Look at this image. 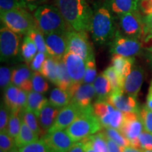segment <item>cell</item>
<instances>
[{
    "label": "cell",
    "mask_w": 152,
    "mask_h": 152,
    "mask_svg": "<svg viewBox=\"0 0 152 152\" xmlns=\"http://www.w3.org/2000/svg\"><path fill=\"white\" fill-rule=\"evenodd\" d=\"M12 71L7 66H1L0 68V86L1 90H4L9 85L12 84Z\"/></svg>",
    "instance_id": "obj_42"
},
{
    "label": "cell",
    "mask_w": 152,
    "mask_h": 152,
    "mask_svg": "<svg viewBox=\"0 0 152 152\" xmlns=\"http://www.w3.org/2000/svg\"><path fill=\"white\" fill-rule=\"evenodd\" d=\"M110 52L126 57H134L141 52L142 43L139 39L123 35L116 30L115 35L110 42Z\"/></svg>",
    "instance_id": "obj_7"
},
{
    "label": "cell",
    "mask_w": 152,
    "mask_h": 152,
    "mask_svg": "<svg viewBox=\"0 0 152 152\" xmlns=\"http://www.w3.org/2000/svg\"><path fill=\"white\" fill-rule=\"evenodd\" d=\"M9 109L4 104H1L0 109V132L7 131L10 115V114H9Z\"/></svg>",
    "instance_id": "obj_47"
},
{
    "label": "cell",
    "mask_w": 152,
    "mask_h": 152,
    "mask_svg": "<svg viewBox=\"0 0 152 152\" xmlns=\"http://www.w3.org/2000/svg\"><path fill=\"white\" fill-rule=\"evenodd\" d=\"M19 113L20 111H11L9 115L8 125H7V132L14 139H16L18 135L21 128L22 119Z\"/></svg>",
    "instance_id": "obj_32"
},
{
    "label": "cell",
    "mask_w": 152,
    "mask_h": 152,
    "mask_svg": "<svg viewBox=\"0 0 152 152\" xmlns=\"http://www.w3.org/2000/svg\"><path fill=\"white\" fill-rule=\"evenodd\" d=\"M110 9L114 14L121 15L124 13L138 10L139 0H107Z\"/></svg>",
    "instance_id": "obj_22"
},
{
    "label": "cell",
    "mask_w": 152,
    "mask_h": 152,
    "mask_svg": "<svg viewBox=\"0 0 152 152\" xmlns=\"http://www.w3.org/2000/svg\"><path fill=\"white\" fill-rule=\"evenodd\" d=\"M33 90L44 94L49 90V85L45 77L39 71H34L32 75Z\"/></svg>",
    "instance_id": "obj_37"
},
{
    "label": "cell",
    "mask_w": 152,
    "mask_h": 152,
    "mask_svg": "<svg viewBox=\"0 0 152 152\" xmlns=\"http://www.w3.org/2000/svg\"><path fill=\"white\" fill-rule=\"evenodd\" d=\"M93 112L94 115L100 119L106 114H107L111 109H113V106L108 103L106 101H98L93 104Z\"/></svg>",
    "instance_id": "obj_41"
},
{
    "label": "cell",
    "mask_w": 152,
    "mask_h": 152,
    "mask_svg": "<svg viewBox=\"0 0 152 152\" xmlns=\"http://www.w3.org/2000/svg\"><path fill=\"white\" fill-rule=\"evenodd\" d=\"M18 9H26L20 0H0V13Z\"/></svg>",
    "instance_id": "obj_44"
},
{
    "label": "cell",
    "mask_w": 152,
    "mask_h": 152,
    "mask_svg": "<svg viewBox=\"0 0 152 152\" xmlns=\"http://www.w3.org/2000/svg\"><path fill=\"white\" fill-rule=\"evenodd\" d=\"M71 96V103L81 109L85 113L93 112L92 101L96 96L93 84L73 83L68 91Z\"/></svg>",
    "instance_id": "obj_6"
},
{
    "label": "cell",
    "mask_w": 152,
    "mask_h": 152,
    "mask_svg": "<svg viewBox=\"0 0 152 152\" xmlns=\"http://www.w3.org/2000/svg\"><path fill=\"white\" fill-rule=\"evenodd\" d=\"M93 85L96 92V99L98 101H106L111 92L112 88L109 80L103 73L96 76Z\"/></svg>",
    "instance_id": "obj_24"
},
{
    "label": "cell",
    "mask_w": 152,
    "mask_h": 152,
    "mask_svg": "<svg viewBox=\"0 0 152 152\" xmlns=\"http://www.w3.org/2000/svg\"><path fill=\"white\" fill-rule=\"evenodd\" d=\"M0 17L4 26L18 35H27L37 27L35 18L25 9L0 13Z\"/></svg>",
    "instance_id": "obj_5"
},
{
    "label": "cell",
    "mask_w": 152,
    "mask_h": 152,
    "mask_svg": "<svg viewBox=\"0 0 152 152\" xmlns=\"http://www.w3.org/2000/svg\"><path fill=\"white\" fill-rule=\"evenodd\" d=\"M42 139L54 152H67L75 144L66 130H64L47 132Z\"/></svg>",
    "instance_id": "obj_15"
},
{
    "label": "cell",
    "mask_w": 152,
    "mask_h": 152,
    "mask_svg": "<svg viewBox=\"0 0 152 152\" xmlns=\"http://www.w3.org/2000/svg\"><path fill=\"white\" fill-rule=\"evenodd\" d=\"M46 1L47 0H20L24 7L31 11L37 9Z\"/></svg>",
    "instance_id": "obj_48"
},
{
    "label": "cell",
    "mask_w": 152,
    "mask_h": 152,
    "mask_svg": "<svg viewBox=\"0 0 152 152\" xmlns=\"http://www.w3.org/2000/svg\"><path fill=\"white\" fill-rule=\"evenodd\" d=\"M123 114L124 120L120 131L128 139L130 146L140 149L138 137L143 132L144 128L140 113L127 112Z\"/></svg>",
    "instance_id": "obj_11"
},
{
    "label": "cell",
    "mask_w": 152,
    "mask_h": 152,
    "mask_svg": "<svg viewBox=\"0 0 152 152\" xmlns=\"http://www.w3.org/2000/svg\"><path fill=\"white\" fill-rule=\"evenodd\" d=\"M16 147L15 139L11 137L7 131L0 132V149L4 152H9Z\"/></svg>",
    "instance_id": "obj_40"
},
{
    "label": "cell",
    "mask_w": 152,
    "mask_h": 152,
    "mask_svg": "<svg viewBox=\"0 0 152 152\" xmlns=\"http://www.w3.org/2000/svg\"><path fill=\"white\" fill-rule=\"evenodd\" d=\"M140 115L146 132L152 134V111L144 106L140 111Z\"/></svg>",
    "instance_id": "obj_43"
},
{
    "label": "cell",
    "mask_w": 152,
    "mask_h": 152,
    "mask_svg": "<svg viewBox=\"0 0 152 152\" xmlns=\"http://www.w3.org/2000/svg\"><path fill=\"white\" fill-rule=\"evenodd\" d=\"M68 51L80 56L86 62L94 56L92 47L85 31H76L72 29L66 33Z\"/></svg>",
    "instance_id": "obj_9"
},
{
    "label": "cell",
    "mask_w": 152,
    "mask_h": 152,
    "mask_svg": "<svg viewBox=\"0 0 152 152\" xmlns=\"http://www.w3.org/2000/svg\"><path fill=\"white\" fill-rule=\"evenodd\" d=\"M37 48L35 44L30 39L29 36L26 35L24 37L21 49H20V54L23 58L27 64L30 63L35 55L37 54Z\"/></svg>",
    "instance_id": "obj_31"
},
{
    "label": "cell",
    "mask_w": 152,
    "mask_h": 152,
    "mask_svg": "<svg viewBox=\"0 0 152 152\" xmlns=\"http://www.w3.org/2000/svg\"><path fill=\"white\" fill-rule=\"evenodd\" d=\"M20 37L6 26L0 29V59L9 61L18 56L20 51Z\"/></svg>",
    "instance_id": "obj_8"
},
{
    "label": "cell",
    "mask_w": 152,
    "mask_h": 152,
    "mask_svg": "<svg viewBox=\"0 0 152 152\" xmlns=\"http://www.w3.org/2000/svg\"><path fill=\"white\" fill-rule=\"evenodd\" d=\"M39 135L30 129L27 125L22 121L21 128L18 135L15 139L16 147L20 148L28 144L32 143L38 140Z\"/></svg>",
    "instance_id": "obj_26"
},
{
    "label": "cell",
    "mask_w": 152,
    "mask_h": 152,
    "mask_svg": "<svg viewBox=\"0 0 152 152\" xmlns=\"http://www.w3.org/2000/svg\"><path fill=\"white\" fill-rule=\"evenodd\" d=\"M122 152H144V150L139 148H136L132 146H128V147H123L122 148Z\"/></svg>",
    "instance_id": "obj_55"
},
{
    "label": "cell",
    "mask_w": 152,
    "mask_h": 152,
    "mask_svg": "<svg viewBox=\"0 0 152 152\" xmlns=\"http://www.w3.org/2000/svg\"><path fill=\"white\" fill-rule=\"evenodd\" d=\"M18 150L20 152H54L42 139L19 148Z\"/></svg>",
    "instance_id": "obj_38"
},
{
    "label": "cell",
    "mask_w": 152,
    "mask_h": 152,
    "mask_svg": "<svg viewBox=\"0 0 152 152\" xmlns=\"http://www.w3.org/2000/svg\"><path fill=\"white\" fill-rule=\"evenodd\" d=\"M47 55L42 52H37L33 59L30 62V67L33 71H40L42 65L47 58Z\"/></svg>",
    "instance_id": "obj_46"
},
{
    "label": "cell",
    "mask_w": 152,
    "mask_h": 152,
    "mask_svg": "<svg viewBox=\"0 0 152 152\" xmlns=\"http://www.w3.org/2000/svg\"><path fill=\"white\" fill-rule=\"evenodd\" d=\"M139 7L145 15L152 14V0H141Z\"/></svg>",
    "instance_id": "obj_50"
},
{
    "label": "cell",
    "mask_w": 152,
    "mask_h": 152,
    "mask_svg": "<svg viewBox=\"0 0 152 152\" xmlns=\"http://www.w3.org/2000/svg\"><path fill=\"white\" fill-rule=\"evenodd\" d=\"M146 106L152 111V80L151 83H150L149 90H148V94L147 96V104H146Z\"/></svg>",
    "instance_id": "obj_54"
},
{
    "label": "cell",
    "mask_w": 152,
    "mask_h": 152,
    "mask_svg": "<svg viewBox=\"0 0 152 152\" xmlns=\"http://www.w3.org/2000/svg\"><path fill=\"white\" fill-rule=\"evenodd\" d=\"M119 23L125 35L140 39H144V20L138 10L118 15Z\"/></svg>",
    "instance_id": "obj_10"
},
{
    "label": "cell",
    "mask_w": 152,
    "mask_h": 152,
    "mask_svg": "<svg viewBox=\"0 0 152 152\" xmlns=\"http://www.w3.org/2000/svg\"><path fill=\"white\" fill-rule=\"evenodd\" d=\"M73 84V81L68 73L67 69L63 58L58 59L57 62V85L63 90H69L70 87Z\"/></svg>",
    "instance_id": "obj_27"
},
{
    "label": "cell",
    "mask_w": 152,
    "mask_h": 152,
    "mask_svg": "<svg viewBox=\"0 0 152 152\" xmlns=\"http://www.w3.org/2000/svg\"><path fill=\"white\" fill-rule=\"evenodd\" d=\"M144 40L145 42H152V35H147V37L144 38Z\"/></svg>",
    "instance_id": "obj_57"
},
{
    "label": "cell",
    "mask_w": 152,
    "mask_h": 152,
    "mask_svg": "<svg viewBox=\"0 0 152 152\" xmlns=\"http://www.w3.org/2000/svg\"><path fill=\"white\" fill-rule=\"evenodd\" d=\"M83 113L85 112L73 103L64 106L60 109L56 121L48 132L66 129L80 115Z\"/></svg>",
    "instance_id": "obj_17"
},
{
    "label": "cell",
    "mask_w": 152,
    "mask_h": 152,
    "mask_svg": "<svg viewBox=\"0 0 152 152\" xmlns=\"http://www.w3.org/2000/svg\"><path fill=\"white\" fill-rule=\"evenodd\" d=\"M96 77V66L94 56L91 57L86 61V69L83 83L93 84Z\"/></svg>",
    "instance_id": "obj_39"
},
{
    "label": "cell",
    "mask_w": 152,
    "mask_h": 152,
    "mask_svg": "<svg viewBox=\"0 0 152 152\" xmlns=\"http://www.w3.org/2000/svg\"><path fill=\"white\" fill-rule=\"evenodd\" d=\"M106 140H107V145L109 152H122V147H121L118 144L114 142L113 140H110L106 137Z\"/></svg>",
    "instance_id": "obj_51"
},
{
    "label": "cell",
    "mask_w": 152,
    "mask_h": 152,
    "mask_svg": "<svg viewBox=\"0 0 152 152\" xmlns=\"http://www.w3.org/2000/svg\"><path fill=\"white\" fill-rule=\"evenodd\" d=\"M99 120L103 128H111L120 130L124 120V114L123 112L113 108L109 113Z\"/></svg>",
    "instance_id": "obj_23"
},
{
    "label": "cell",
    "mask_w": 152,
    "mask_h": 152,
    "mask_svg": "<svg viewBox=\"0 0 152 152\" xmlns=\"http://www.w3.org/2000/svg\"><path fill=\"white\" fill-rule=\"evenodd\" d=\"M57 7L67 23L76 31H90L93 11L87 0H57Z\"/></svg>",
    "instance_id": "obj_1"
},
{
    "label": "cell",
    "mask_w": 152,
    "mask_h": 152,
    "mask_svg": "<svg viewBox=\"0 0 152 152\" xmlns=\"http://www.w3.org/2000/svg\"><path fill=\"white\" fill-rule=\"evenodd\" d=\"M20 117H21L22 121L30 129H32L36 134H37L39 136L42 134L41 127L39 125L37 115L33 111H30V110L27 109L26 108H24V109H23L20 111Z\"/></svg>",
    "instance_id": "obj_30"
},
{
    "label": "cell",
    "mask_w": 152,
    "mask_h": 152,
    "mask_svg": "<svg viewBox=\"0 0 152 152\" xmlns=\"http://www.w3.org/2000/svg\"><path fill=\"white\" fill-rule=\"evenodd\" d=\"M92 147L96 152H109L106 136L104 132H98L89 137Z\"/></svg>",
    "instance_id": "obj_34"
},
{
    "label": "cell",
    "mask_w": 152,
    "mask_h": 152,
    "mask_svg": "<svg viewBox=\"0 0 152 152\" xmlns=\"http://www.w3.org/2000/svg\"><path fill=\"white\" fill-rule=\"evenodd\" d=\"M134 62V57H126L119 54H113L111 58L112 66L124 83L127 76L132 71Z\"/></svg>",
    "instance_id": "obj_21"
},
{
    "label": "cell",
    "mask_w": 152,
    "mask_h": 152,
    "mask_svg": "<svg viewBox=\"0 0 152 152\" xmlns=\"http://www.w3.org/2000/svg\"><path fill=\"white\" fill-rule=\"evenodd\" d=\"M140 149L142 150H152V134L142 132L138 137Z\"/></svg>",
    "instance_id": "obj_45"
},
{
    "label": "cell",
    "mask_w": 152,
    "mask_h": 152,
    "mask_svg": "<svg viewBox=\"0 0 152 152\" xmlns=\"http://www.w3.org/2000/svg\"><path fill=\"white\" fill-rule=\"evenodd\" d=\"M26 35L29 36L30 39L35 44L36 47L37 48L38 52L45 53V54L47 55L45 36H44L42 32L39 28L37 27L33 30H31ZM47 56H48V55H47Z\"/></svg>",
    "instance_id": "obj_35"
},
{
    "label": "cell",
    "mask_w": 152,
    "mask_h": 152,
    "mask_svg": "<svg viewBox=\"0 0 152 152\" xmlns=\"http://www.w3.org/2000/svg\"><path fill=\"white\" fill-rule=\"evenodd\" d=\"M144 152H152V150H144Z\"/></svg>",
    "instance_id": "obj_59"
},
{
    "label": "cell",
    "mask_w": 152,
    "mask_h": 152,
    "mask_svg": "<svg viewBox=\"0 0 152 152\" xmlns=\"http://www.w3.org/2000/svg\"><path fill=\"white\" fill-rule=\"evenodd\" d=\"M57 58L47 56L39 71L45 78L56 85H57Z\"/></svg>",
    "instance_id": "obj_29"
},
{
    "label": "cell",
    "mask_w": 152,
    "mask_h": 152,
    "mask_svg": "<svg viewBox=\"0 0 152 152\" xmlns=\"http://www.w3.org/2000/svg\"><path fill=\"white\" fill-rule=\"evenodd\" d=\"M28 92L11 84L4 90V102L9 111H21L26 107Z\"/></svg>",
    "instance_id": "obj_16"
},
{
    "label": "cell",
    "mask_w": 152,
    "mask_h": 152,
    "mask_svg": "<svg viewBox=\"0 0 152 152\" xmlns=\"http://www.w3.org/2000/svg\"><path fill=\"white\" fill-rule=\"evenodd\" d=\"M144 72L141 67L135 66L133 68L125 80L123 87L125 92L137 99L144 82Z\"/></svg>",
    "instance_id": "obj_19"
},
{
    "label": "cell",
    "mask_w": 152,
    "mask_h": 152,
    "mask_svg": "<svg viewBox=\"0 0 152 152\" xmlns=\"http://www.w3.org/2000/svg\"><path fill=\"white\" fill-rule=\"evenodd\" d=\"M144 20V38L147 35H152V14L146 15L143 17Z\"/></svg>",
    "instance_id": "obj_49"
},
{
    "label": "cell",
    "mask_w": 152,
    "mask_h": 152,
    "mask_svg": "<svg viewBox=\"0 0 152 152\" xmlns=\"http://www.w3.org/2000/svg\"><path fill=\"white\" fill-rule=\"evenodd\" d=\"M104 75L109 80L110 84H111L112 90H120L123 89L124 87V82L121 80L118 73L114 69L113 66H111L108 67L103 72ZM124 90V89H123Z\"/></svg>",
    "instance_id": "obj_36"
},
{
    "label": "cell",
    "mask_w": 152,
    "mask_h": 152,
    "mask_svg": "<svg viewBox=\"0 0 152 152\" xmlns=\"http://www.w3.org/2000/svg\"><path fill=\"white\" fill-rule=\"evenodd\" d=\"M63 61L65 64L66 69L73 83H83L86 69V62L85 60H83L78 55L67 51L63 57Z\"/></svg>",
    "instance_id": "obj_13"
},
{
    "label": "cell",
    "mask_w": 152,
    "mask_h": 152,
    "mask_svg": "<svg viewBox=\"0 0 152 152\" xmlns=\"http://www.w3.org/2000/svg\"><path fill=\"white\" fill-rule=\"evenodd\" d=\"M48 102V99L42 94L33 90L28 92V102L26 108L33 111L37 117L41 110Z\"/></svg>",
    "instance_id": "obj_25"
},
{
    "label": "cell",
    "mask_w": 152,
    "mask_h": 152,
    "mask_svg": "<svg viewBox=\"0 0 152 152\" xmlns=\"http://www.w3.org/2000/svg\"><path fill=\"white\" fill-rule=\"evenodd\" d=\"M34 18L37 28L43 34L67 33L73 29L63 17L58 7L43 4L35 9Z\"/></svg>",
    "instance_id": "obj_3"
},
{
    "label": "cell",
    "mask_w": 152,
    "mask_h": 152,
    "mask_svg": "<svg viewBox=\"0 0 152 152\" xmlns=\"http://www.w3.org/2000/svg\"><path fill=\"white\" fill-rule=\"evenodd\" d=\"M104 133L108 138L113 140L114 142L118 144L121 147L123 148L130 145L128 139L125 137L124 134L119 130L111 128H105V131H104Z\"/></svg>",
    "instance_id": "obj_33"
},
{
    "label": "cell",
    "mask_w": 152,
    "mask_h": 152,
    "mask_svg": "<svg viewBox=\"0 0 152 152\" xmlns=\"http://www.w3.org/2000/svg\"><path fill=\"white\" fill-rule=\"evenodd\" d=\"M148 52L149 53V59L150 61V64H151V66L152 67V46L149 47L147 49Z\"/></svg>",
    "instance_id": "obj_56"
},
{
    "label": "cell",
    "mask_w": 152,
    "mask_h": 152,
    "mask_svg": "<svg viewBox=\"0 0 152 152\" xmlns=\"http://www.w3.org/2000/svg\"><path fill=\"white\" fill-rule=\"evenodd\" d=\"M102 128V123L94 112H88L80 115L66 130L73 141L77 142L96 134Z\"/></svg>",
    "instance_id": "obj_4"
},
{
    "label": "cell",
    "mask_w": 152,
    "mask_h": 152,
    "mask_svg": "<svg viewBox=\"0 0 152 152\" xmlns=\"http://www.w3.org/2000/svg\"><path fill=\"white\" fill-rule=\"evenodd\" d=\"M90 32L97 45L109 44L113 38L116 30L113 12L107 1L97 6L93 11Z\"/></svg>",
    "instance_id": "obj_2"
},
{
    "label": "cell",
    "mask_w": 152,
    "mask_h": 152,
    "mask_svg": "<svg viewBox=\"0 0 152 152\" xmlns=\"http://www.w3.org/2000/svg\"><path fill=\"white\" fill-rule=\"evenodd\" d=\"M106 102L123 113H139V106L137 99L126 94L123 89L112 90L108 96Z\"/></svg>",
    "instance_id": "obj_12"
},
{
    "label": "cell",
    "mask_w": 152,
    "mask_h": 152,
    "mask_svg": "<svg viewBox=\"0 0 152 152\" xmlns=\"http://www.w3.org/2000/svg\"><path fill=\"white\" fill-rule=\"evenodd\" d=\"M67 152H85V146L83 141L75 142L73 146Z\"/></svg>",
    "instance_id": "obj_52"
},
{
    "label": "cell",
    "mask_w": 152,
    "mask_h": 152,
    "mask_svg": "<svg viewBox=\"0 0 152 152\" xmlns=\"http://www.w3.org/2000/svg\"><path fill=\"white\" fill-rule=\"evenodd\" d=\"M49 102L57 108H63L71 103V96L67 91L54 88L49 95Z\"/></svg>",
    "instance_id": "obj_28"
},
{
    "label": "cell",
    "mask_w": 152,
    "mask_h": 152,
    "mask_svg": "<svg viewBox=\"0 0 152 152\" xmlns=\"http://www.w3.org/2000/svg\"><path fill=\"white\" fill-rule=\"evenodd\" d=\"M82 141L84 143L85 152H96L94 149V148L92 147V143H91L89 137H86L83 139V140H82Z\"/></svg>",
    "instance_id": "obj_53"
},
{
    "label": "cell",
    "mask_w": 152,
    "mask_h": 152,
    "mask_svg": "<svg viewBox=\"0 0 152 152\" xmlns=\"http://www.w3.org/2000/svg\"><path fill=\"white\" fill-rule=\"evenodd\" d=\"M9 152H20V151H19V150L16 149V147H15L14 149H13L12 150H11V151H10Z\"/></svg>",
    "instance_id": "obj_58"
},
{
    "label": "cell",
    "mask_w": 152,
    "mask_h": 152,
    "mask_svg": "<svg viewBox=\"0 0 152 152\" xmlns=\"http://www.w3.org/2000/svg\"><path fill=\"white\" fill-rule=\"evenodd\" d=\"M31 68L28 64H20L12 70L11 83L15 86L29 92L33 91Z\"/></svg>",
    "instance_id": "obj_18"
},
{
    "label": "cell",
    "mask_w": 152,
    "mask_h": 152,
    "mask_svg": "<svg viewBox=\"0 0 152 152\" xmlns=\"http://www.w3.org/2000/svg\"><path fill=\"white\" fill-rule=\"evenodd\" d=\"M59 111V108L55 107L49 102L41 110L37 118L41 128L45 132H48L49 129L52 128Z\"/></svg>",
    "instance_id": "obj_20"
},
{
    "label": "cell",
    "mask_w": 152,
    "mask_h": 152,
    "mask_svg": "<svg viewBox=\"0 0 152 152\" xmlns=\"http://www.w3.org/2000/svg\"><path fill=\"white\" fill-rule=\"evenodd\" d=\"M67 33L44 34L48 56L61 59L68 51Z\"/></svg>",
    "instance_id": "obj_14"
}]
</instances>
